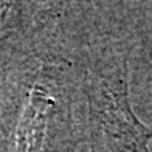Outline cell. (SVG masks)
I'll return each mask as SVG.
<instances>
[{
  "mask_svg": "<svg viewBox=\"0 0 152 152\" xmlns=\"http://www.w3.org/2000/svg\"><path fill=\"white\" fill-rule=\"evenodd\" d=\"M53 99L39 87H34L28 95L23 112L16 129L14 152H40L47 130V116Z\"/></svg>",
  "mask_w": 152,
  "mask_h": 152,
  "instance_id": "2",
  "label": "cell"
},
{
  "mask_svg": "<svg viewBox=\"0 0 152 152\" xmlns=\"http://www.w3.org/2000/svg\"><path fill=\"white\" fill-rule=\"evenodd\" d=\"M92 106L95 152H149L152 129L130 107L126 65L96 78Z\"/></svg>",
  "mask_w": 152,
  "mask_h": 152,
  "instance_id": "1",
  "label": "cell"
}]
</instances>
